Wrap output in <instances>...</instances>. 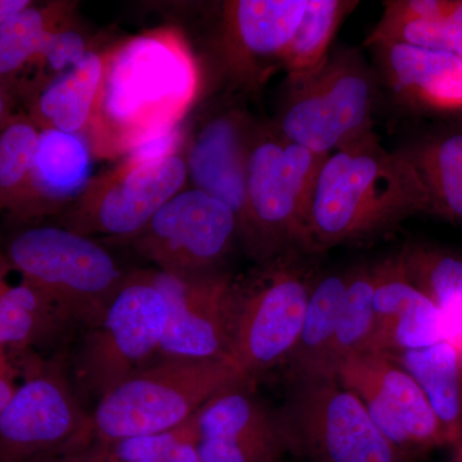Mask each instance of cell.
Segmentation results:
<instances>
[{
    "label": "cell",
    "mask_w": 462,
    "mask_h": 462,
    "mask_svg": "<svg viewBox=\"0 0 462 462\" xmlns=\"http://www.w3.org/2000/svg\"><path fill=\"white\" fill-rule=\"evenodd\" d=\"M5 96H3V91L0 89V124H2L3 118L5 117Z\"/></svg>",
    "instance_id": "40"
},
{
    "label": "cell",
    "mask_w": 462,
    "mask_h": 462,
    "mask_svg": "<svg viewBox=\"0 0 462 462\" xmlns=\"http://www.w3.org/2000/svg\"><path fill=\"white\" fill-rule=\"evenodd\" d=\"M161 460L162 462H200L199 439H189L179 443Z\"/></svg>",
    "instance_id": "37"
},
{
    "label": "cell",
    "mask_w": 462,
    "mask_h": 462,
    "mask_svg": "<svg viewBox=\"0 0 462 462\" xmlns=\"http://www.w3.org/2000/svg\"><path fill=\"white\" fill-rule=\"evenodd\" d=\"M247 384L229 360L158 358L109 389L93 413L105 446L176 430L225 389Z\"/></svg>",
    "instance_id": "3"
},
{
    "label": "cell",
    "mask_w": 462,
    "mask_h": 462,
    "mask_svg": "<svg viewBox=\"0 0 462 462\" xmlns=\"http://www.w3.org/2000/svg\"><path fill=\"white\" fill-rule=\"evenodd\" d=\"M357 5L343 0H309L302 23L282 60L288 78L309 74L321 65L343 18Z\"/></svg>",
    "instance_id": "27"
},
{
    "label": "cell",
    "mask_w": 462,
    "mask_h": 462,
    "mask_svg": "<svg viewBox=\"0 0 462 462\" xmlns=\"http://www.w3.org/2000/svg\"><path fill=\"white\" fill-rule=\"evenodd\" d=\"M39 135L27 120L11 121L0 132V206L27 197Z\"/></svg>",
    "instance_id": "29"
},
{
    "label": "cell",
    "mask_w": 462,
    "mask_h": 462,
    "mask_svg": "<svg viewBox=\"0 0 462 462\" xmlns=\"http://www.w3.org/2000/svg\"><path fill=\"white\" fill-rule=\"evenodd\" d=\"M90 171V149L83 138L45 127L39 135L29 193L66 199L84 187Z\"/></svg>",
    "instance_id": "25"
},
{
    "label": "cell",
    "mask_w": 462,
    "mask_h": 462,
    "mask_svg": "<svg viewBox=\"0 0 462 462\" xmlns=\"http://www.w3.org/2000/svg\"><path fill=\"white\" fill-rule=\"evenodd\" d=\"M85 54L87 51L84 39L78 32L54 30L42 60H44L51 69L62 71L67 67L78 65Z\"/></svg>",
    "instance_id": "34"
},
{
    "label": "cell",
    "mask_w": 462,
    "mask_h": 462,
    "mask_svg": "<svg viewBox=\"0 0 462 462\" xmlns=\"http://www.w3.org/2000/svg\"><path fill=\"white\" fill-rule=\"evenodd\" d=\"M166 324L165 297L151 273L125 279L81 342L75 361L79 387L99 401L118 383L153 363L160 354Z\"/></svg>",
    "instance_id": "8"
},
{
    "label": "cell",
    "mask_w": 462,
    "mask_h": 462,
    "mask_svg": "<svg viewBox=\"0 0 462 462\" xmlns=\"http://www.w3.org/2000/svg\"><path fill=\"white\" fill-rule=\"evenodd\" d=\"M5 252L65 325L93 327L125 282L111 254L78 231L32 227Z\"/></svg>",
    "instance_id": "5"
},
{
    "label": "cell",
    "mask_w": 462,
    "mask_h": 462,
    "mask_svg": "<svg viewBox=\"0 0 462 462\" xmlns=\"http://www.w3.org/2000/svg\"><path fill=\"white\" fill-rule=\"evenodd\" d=\"M346 285L348 273H328L314 281L300 338L285 363L291 383L337 378L331 355Z\"/></svg>",
    "instance_id": "18"
},
{
    "label": "cell",
    "mask_w": 462,
    "mask_h": 462,
    "mask_svg": "<svg viewBox=\"0 0 462 462\" xmlns=\"http://www.w3.org/2000/svg\"><path fill=\"white\" fill-rule=\"evenodd\" d=\"M149 273L167 305L160 358L229 360L236 284L212 272Z\"/></svg>",
    "instance_id": "13"
},
{
    "label": "cell",
    "mask_w": 462,
    "mask_h": 462,
    "mask_svg": "<svg viewBox=\"0 0 462 462\" xmlns=\"http://www.w3.org/2000/svg\"><path fill=\"white\" fill-rule=\"evenodd\" d=\"M462 57V56H461Z\"/></svg>",
    "instance_id": "43"
},
{
    "label": "cell",
    "mask_w": 462,
    "mask_h": 462,
    "mask_svg": "<svg viewBox=\"0 0 462 462\" xmlns=\"http://www.w3.org/2000/svg\"><path fill=\"white\" fill-rule=\"evenodd\" d=\"M389 87L400 98L421 108L462 109V57L403 42L370 45Z\"/></svg>",
    "instance_id": "16"
},
{
    "label": "cell",
    "mask_w": 462,
    "mask_h": 462,
    "mask_svg": "<svg viewBox=\"0 0 462 462\" xmlns=\"http://www.w3.org/2000/svg\"><path fill=\"white\" fill-rule=\"evenodd\" d=\"M29 0H0V23L14 16L23 8L29 7Z\"/></svg>",
    "instance_id": "38"
},
{
    "label": "cell",
    "mask_w": 462,
    "mask_h": 462,
    "mask_svg": "<svg viewBox=\"0 0 462 462\" xmlns=\"http://www.w3.org/2000/svg\"><path fill=\"white\" fill-rule=\"evenodd\" d=\"M93 415L56 363L33 357L0 412V462H32L96 442Z\"/></svg>",
    "instance_id": "10"
},
{
    "label": "cell",
    "mask_w": 462,
    "mask_h": 462,
    "mask_svg": "<svg viewBox=\"0 0 462 462\" xmlns=\"http://www.w3.org/2000/svg\"><path fill=\"white\" fill-rule=\"evenodd\" d=\"M0 207H2V206H0Z\"/></svg>",
    "instance_id": "42"
},
{
    "label": "cell",
    "mask_w": 462,
    "mask_h": 462,
    "mask_svg": "<svg viewBox=\"0 0 462 462\" xmlns=\"http://www.w3.org/2000/svg\"><path fill=\"white\" fill-rule=\"evenodd\" d=\"M374 330L366 352L398 354L446 339L439 309L404 272L400 254L372 264Z\"/></svg>",
    "instance_id": "14"
},
{
    "label": "cell",
    "mask_w": 462,
    "mask_h": 462,
    "mask_svg": "<svg viewBox=\"0 0 462 462\" xmlns=\"http://www.w3.org/2000/svg\"><path fill=\"white\" fill-rule=\"evenodd\" d=\"M400 256L412 284L439 309L446 339L461 343L462 257L422 245H407Z\"/></svg>",
    "instance_id": "23"
},
{
    "label": "cell",
    "mask_w": 462,
    "mask_h": 462,
    "mask_svg": "<svg viewBox=\"0 0 462 462\" xmlns=\"http://www.w3.org/2000/svg\"><path fill=\"white\" fill-rule=\"evenodd\" d=\"M108 460V447L96 440L91 445L72 451L47 456L32 462H106Z\"/></svg>",
    "instance_id": "36"
},
{
    "label": "cell",
    "mask_w": 462,
    "mask_h": 462,
    "mask_svg": "<svg viewBox=\"0 0 462 462\" xmlns=\"http://www.w3.org/2000/svg\"><path fill=\"white\" fill-rule=\"evenodd\" d=\"M245 161L239 125L225 116L203 127L187 163L197 189L226 203L238 216L239 227L247 203Z\"/></svg>",
    "instance_id": "17"
},
{
    "label": "cell",
    "mask_w": 462,
    "mask_h": 462,
    "mask_svg": "<svg viewBox=\"0 0 462 462\" xmlns=\"http://www.w3.org/2000/svg\"><path fill=\"white\" fill-rule=\"evenodd\" d=\"M380 42H403L462 56V23L451 17L397 20L383 16L367 38V44Z\"/></svg>",
    "instance_id": "31"
},
{
    "label": "cell",
    "mask_w": 462,
    "mask_h": 462,
    "mask_svg": "<svg viewBox=\"0 0 462 462\" xmlns=\"http://www.w3.org/2000/svg\"><path fill=\"white\" fill-rule=\"evenodd\" d=\"M188 176L187 162L176 154L125 167L97 203L90 226L111 236H138L153 216L180 193Z\"/></svg>",
    "instance_id": "15"
},
{
    "label": "cell",
    "mask_w": 462,
    "mask_h": 462,
    "mask_svg": "<svg viewBox=\"0 0 462 462\" xmlns=\"http://www.w3.org/2000/svg\"><path fill=\"white\" fill-rule=\"evenodd\" d=\"M420 184L428 214L462 224V132L400 149Z\"/></svg>",
    "instance_id": "22"
},
{
    "label": "cell",
    "mask_w": 462,
    "mask_h": 462,
    "mask_svg": "<svg viewBox=\"0 0 462 462\" xmlns=\"http://www.w3.org/2000/svg\"><path fill=\"white\" fill-rule=\"evenodd\" d=\"M106 462H114V461H111V460H107V461H106Z\"/></svg>",
    "instance_id": "41"
},
{
    "label": "cell",
    "mask_w": 462,
    "mask_h": 462,
    "mask_svg": "<svg viewBox=\"0 0 462 462\" xmlns=\"http://www.w3.org/2000/svg\"><path fill=\"white\" fill-rule=\"evenodd\" d=\"M194 416V415H193ZM193 416L176 430L130 438L108 447V458L114 462H139L158 460L179 445L189 439H199V431Z\"/></svg>",
    "instance_id": "32"
},
{
    "label": "cell",
    "mask_w": 462,
    "mask_h": 462,
    "mask_svg": "<svg viewBox=\"0 0 462 462\" xmlns=\"http://www.w3.org/2000/svg\"><path fill=\"white\" fill-rule=\"evenodd\" d=\"M193 419L199 439L236 446H285L275 411H270L252 396L245 384L216 394L194 413Z\"/></svg>",
    "instance_id": "20"
},
{
    "label": "cell",
    "mask_w": 462,
    "mask_h": 462,
    "mask_svg": "<svg viewBox=\"0 0 462 462\" xmlns=\"http://www.w3.org/2000/svg\"><path fill=\"white\" fill-rule=\"evenodd\" d=\"M288 452L311 462H410L337 378L291 383L275 411Z\"/></svg>",
    "instance_id": "7"
},
{
    "label": "cell",
    "mask_w": 462,
    "mask_h": 462,
    "mask_svg": "<svg viewBox=\"0 0 462 462\" xmlns=\"http://www.w3.org/2000/svg\"><path fill=\"white\" fill-rule=\"evenodd\" d=\"M105 74L102 58L87 51L83 60L51 84L38 100V114L48 127L76 134L93 115Z\"/></svg>",
    "instance_id": "26"
},
{
    "label": "cell",
    "mask_w": 462,
    "mask_h": 462,
    "mask_svg": "<svg viewBox=\"0 0 462 462\" xmlns=\"http://www.w3.org/2000/svg\"><path fill=\"white\" fill-rule=\"evenodd\" d=\"M289 254L234 289L229 361L247 382L287 363L300 338L314 281Z\"/></svg>",
    "instance_id": "9"
},
{
    "label": "cell",
    "mask_w": 462,
    "mask_h": 462,
    "mask_svg": "<svg viewBox=\"0 0 462 462\" xmlns=\"http://www.w3.org/2000/svg\"><path fill=\"white\" fill-rule=\"evenodd\" d=\"M238 231L236 212L196 188L170 199L136 236V245L161 272L205 273L226 254Z\"/></svg>",
    "instance_id": "12"
},
{
    "label": "cell",
    "mask_w": 462,
    "mask_h": 462,
    "mask_svg": "<svg viewBox=\"0 0 462 462\" xmlns=\"http://www.w3.org/2000/svg\"><path fill=\"white\" fill-rule=\"evenodd\" d=\"M53 32L47 14L32 5L0 23V76L41 60Z\"/></svg>",
    "instance_id": "30"
},
{
    "label": "cell",
    "mask_w": 462,
    "mask_h": 462,
    "mask_svg": "<svg viewBox=\"0 0 462 462\" xmlns=\"http://www.w3.org/2000/svg\"><path fill=\"white\" fill-rule=\"evenodd\" d=\"M288 84L276 130L289 141L327 157L373 132L376 79L360 51H333Z\"/></svg>",
    "instance_id": "6"
},
{
    "label": "cell",
    "mask_w": 462,
    "mask_h": 462,
    "mask_svg": "<svg viewBox=\"0 0 462 462\" xmlns=\"http://www.w3.org/2000/svg\"><path fill=\"white\" fill-rule=\"evenodd\" d=\"M35 356L0 346V412L20 387Z\"/></svg>",
    "instance_id": "33"
},
{
    "label": "cell",
    "mask_w": 462,
    "mask_h": 462,
    "mask_svg": "<svg viewBox=\"0 0 462 462\" xmlns=\"http://www.w3.org/2000/svg\"><path fill=\"white\" fill-rule=\"evenodd\" d=\"M197 87L196 63L176 36L151 33L126 42L105 67L96 102L103 144L127 153L178 126Z\"/></svg>",
    "instance_id": "2"
},
{
    "label": "cell",
    "mask_w": 462,
    "mask_h": 462,
    "mask_svg": "<svg viewBox=\"0 0 462 462\" xmlns=\"http://www.w3.org/2000/svg\"><path fill=\"white\" fill-rule=\"evenodd\" d=\"M325 158L276 129L252 144L245 161L247 203L239 230L258 257L269 263L302 251L307 209Z\"/></svg>",
    "instance_id": "4"
},
{
    "label": "cell",
    "mask_w": 462,
    "mask_h": 462,
    "mask_svg": "<svg viewBox=\"0 0 462 462\" xmlns=\"http://www.w3.org/2000/svg\"><path fill=\"white\" fill-rule=\"evenodd\" d=\"M336 376L363 401L379 430L410 460L448 446L418 383L387 356L372 352L346 356L337 366Z\"/></svg>",
    "instance_id": "11"
},
{
    "label": "cell",
    "mask_w": 462,
    "mask_h": 462,
    "mask_svg": "<svg viewBox=\"0 0 462 462\" xmlns=\"http://www.w3.org/2000/svg\"><path fill=\"white\" fill-rule=\"evenodd\" d=\"M63 325L53 307L0 249V346L32 351Z\"/></svg>",
    "instance_id": "21"
},
{
    "label": "cell",
    "mask_w": 462,
    "mask_h": 462,
    "mask_svg": "<svg viewBox=\"0 0 462 462\" xmlns=\"http://www.w3.org/2000/svg\"><path fill=\"white\" fill-rule=\"evenodd\" d=\"M452 462H462V434L461 437L452 443Z\"/></svg>",
    "instance_id": "39"
},
{
    "label": "cell",
    "mask_w": 462,
    "mask_h": 462,
    "mask_svg": "<svg viewBox=\"0 0 462 462\" xmlns=\"http://www.w3.org/2000/svg\"><path fill=\"white\" fill-rule=\"evenodd\" d=\"M374 330V281L372 264L348 272V285L333 345L334 370L346 356L366 352Z\"/></svg>",
    "instance_id": "28"
},
{
    "label": "cell",
    "mask_w": 462,
    "mask_h": 462,
    "mask_svg": "<svg viewBox=\"0 0 462 462\" xmlns=\"http://www.w3.org/2000/svg\"><path fill=\"white\" fill-rule=\"evenodd\" d=\"M179 142H180V132L178 126L154 134L127 152L129 157H127L126 166L142 165V163L171 157L175 149L178 148Z\"/></svg>",
    "instance_id": "35"
},
{
    "label": "cell",
    "mask_w": 462,
    "mask_h": 462,
    "mask_svg": "<svg viewBox=\"0 0 462 462\" xmlns=\"http://www.w3.org/2000/svg\"><path fill=\"white\" fill-rule=\"evenodd\" d=\"M309 0H240L234 3L233 21L240 42L254 56L282 63L293 41Z\"/></svg>",
    "instance_id": "24"
},
{
    "label": "cell",
    "mask_w": 462,
    "mask_h": 462,
    "mask_svg": "<svg viewBox=\"0 0 462 462\" xmlns=\"http://www.w3.org/2000/svg\"><path fill=\"white\" fill-rule=\"evenodd\" d=\"M380 355V354H379ZM418 383L445 430L448 446L462 434V358L449 340L384 355Z\"/></svg>",
    "instance_id": "19"
},
{
    "label": "cell",
    "mask_w": 462,
    "mask_h": 462,
    "mask_svg": "<svg viewBox=\"0 0 462 462\" xmlns=\"http://www.w3.org/2000/svg\"><path fill=\"white\" fill-rule=\"evenodd\" d=\"M428 214L420 184L402 152L373 132L325 158L303 227L302 251L319 254L374 238L404 218Z\"/></svg>",
    "instance_id": "1"
}]
</instances>
